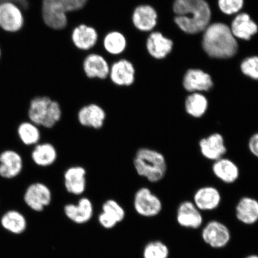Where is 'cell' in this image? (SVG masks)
<instances>
[{
	"instance_id": "cell-1",
	"label": "cell",
	"mask_w": 258,
	"mask_h": 258,
	"mask_svg": "<svg viewBox=\"0 0 258 258\" xmlns=\"http://www.w3.org/2000/svg\"><path fill=\"white\" fill-rule=\"evenodd\" d=\"M173 11L176 24L188 34L206 30L211 20V9L205 0H175Z\"/></svg>"
},
{
	"instance_id": "cell-2",
	"label": "cell",
	"mask_w": 258,
	"mask_h": 258,
	"mask_svg": "<svg viewBox=\"0 0 258 258\" xmlns=\"http://www.w3.org/2000/svg\"><path fill=\"white\" fill-rule=\"evenodd\" d=\"M203 47L209 56L215 58H229L237 52V43L227 25L213 24L206 29L203 38Z\"/></svg>"
},
{
	"instance_id": "cell-3",
	"label": "cell",
	"mask_w": 258,
	"mask_h": 258,
	"mask_svg": "<svg viewBox=\"0 0 258 258\" xmlns=\"http://www.w3.org/2000/svg\"><path fill=\"white\" fill-rule=\"evenodd\" d=\"M134 167L138 176L151 183L161 181L166 176L167 164L165 157L152 148H139L135 154Z\"/></svg>"
},
{
	"instance_id": "cell-4",
	"label": "cell",
	"mask_w": 258,
	"mask_h": 258,
	"mask_svg": "<svg viewBox=\"0 0 258 258\" xmlns=\"http://www.w3.org/2000/svg\"><path fill=\"white\" fill-rule=\"evenodd\" d=\"M89 0H43L41 14L44 23L54 30H62L69 23L67 14L80 11Z\"/></svg>"
},
{
	"instance_id": "cell-5",
	"label": "cell",
	"mask_w": 258,
	"mask_h": 258,
	"mask_svg": "<svg viewBox=\"0 0 258 258\" xmlns=\"http://www.w3.org/2000/svg\"><path fill=\"white\" fill-rule=\"evenodd\" d=\"M27 115L28 120L38 127L50 129L60 121L62 109L55 100L47 96H38L31 100Z\"/></svg>"
},
{
	"instance_id": "cell-6",
	"label": "cell",
	"mask_w": 258,
	"mask_h": 258,
	"mask_svg": "<svg viewBox=\"0 0 258 258\" xmlns=\"http://www.w3.org/2000/svg\"><path fill=\"white\" fill-rule=\"evenodd\" d=\"M23 199L29 208L33 211L41 212L51 204L53 194L46 183L34 182L26 188Z\"/></svg>"
},
{
	"instance_id": "cell-7",
	"label": "cell",
	"mask_w": 258,
	"mask_h": 258,
	"mask_svg": "<svg viewBox=\"0 0 258 258\" xmlns=\"http://www.w3.org/2000/svg\"><path fill=\"white\" fill-rule=\"evenodd\" d=\"M134 207L138 215L150 218L160 214L163 204L159 197L148 187L143 186L135 194Z\"/></svg>"
},
{
	"instance_id": "cell-8",
	"label": "cell",
	"mask_w": 258,
	"mask_h": 258,
	"mask_svg": "<svg viewBox=\"0 0 258 258\" xmlns=\"http://www.w3.org/2000/svg\"><path fill=\"white\" fill-rule=\"evenodd\" d=\"M24 168L22 155L14 149H6L0 152V177L12 180L21 175Z\"/></svg>"
},
{
	"instance_id": "cell-9",
	"label": "cell",
	"mask_w": 258,
	"mask_h": 258,
	"mask_svg": "<svg viewBox=\"0 0 258 258\" xmlns=\"http://www.w3.org/2000/svg\"><path fill=\"white\" fill-rule=\"evenodd\" d=\"M24 17L21 10L11 2L0 3V28L14 33L23 27Z\"/></svg>"
},
{
	"instance_id": "cell-10",
	"label": "cell",
	"mask_w": 258,
	"mask_h": 258,
	"mask_svg": "<svg viewBox=\"0 0 258 258\" xmlns=\"http://www.w3.org/2000/svg\"><path fill=\"white\" fill-rule=\"evenodd\" d=\"M106 119L105 109L96 104L83 106L77 112V120L84 127L99 130L104 127Z\"/></svg>"
},
{
	"instance_id": "cell-11",
	"label": "cell",
	"mask_w": 258,
	"mask_h": 258,
	"mask_svg": "<svg viewBox=\"0 0 258 258\" xmlns=\"http://www.w3.org/2000/svg\"><path fill=\"white\" fill-rule=\"evenodd\" d=\"M199 147L202 156L214 162L224 157L227 152L224 138L219 133L212 134L201 139Z\"/></svg>"
},
{
	"instance_id": "cell-12",
	"label": "cell",
	"mask_w": 258,
	"mask_h": 258,
	"mask_svg": "<svg viewBox=\"0 0 258 258\" xmlns=\"http://www.w3.org/2000/svg\"><path fill=\"white\" fill-rule=\"evenodd\" d=\"M63 185L70 195L80 196L87 188V171L81 166L69 167L63 173Z\"/></svg>"
},
{
	"instance_id": "cell-13",
	"label": "cell",
	"mask_w": 258,
	"mask_h": 258,
	"mask_svg": "<svg viewBox=\"0 0 258 258\" xmlns=\"http://www.w3.org/2000/svg\"><path fill=\"white\" fill-rule=\"evenodd\" d=\"M64 214L70 220L77 224H85L93 217V205L90 200L83 197L76 204L69 203L64 206Z\"/></svg>"
},
{
	"instance_id": "cell-14",
	"label": "cell",
	"mask_w": 258,
	"mask_h": 258,
	"mask_svg": "<svg viewBox=\"0 0 258 258\" xmlns=\"http://www.w3.org/2000/svg\"><path fill=\"white\" fill-rule=\"evenodd\" d=\"M135 74L134 64L127 59H121L112 64L109 76L115 85L128 87L135 83Z\"/></svg>"
},
{
	"instance_id": "cell-15",
	"label": "cell",
	"mask_w": 258,
	"mask_h": 258,
	"mask_svg": "<svg viewBox=\"0 0 258 258\" xmlns=\"http://www.w3.org/2000/svg\"><path fill=\"white\" fill-rule=\"evenodd\" d=\"M125 212L120 203L114 199H108L102 206V212L98 216L100 225L105 229H111L123 221Z\"/></svg>"
},
{
	"instance_id": "cell-16",
	"label": "cell",
	"mask_w": 258,
	"mask_h": 258,
	"mask_svg": "<svg viewBox=\"0 0 258 258\" xmlns=\"http://www.w3.org/2000/svg\"><path fill=\"white\" fill-rule=\"evenodd\" d=\"M85 75L89 79L105 80L110 72V67L104 56L97 53L89 54L83 62Z\"/></svg>"
},
{
	"instance_id": "cell-17",
	"label": "cell",
	"mask_w": 258,
	"mask_h": 258,
	"mask_svg": "<svg viewBox=\"0 0 258 258\" xmlns=\"http://www.w3.org/2000/svg\"><path fill=\"white\" fill-rule=\"evenodd\" d=\"M220 191L213 186L201 187L195 192L194 203L200 211H209L217 209L221 202Z\"/></svg>"
},
{
	"instance_id": "cell-18",
	"label": "cell",
	"mask_w": 258,
	"mask_h": 258,
	"mask_svg": "<svg viewBox=\"0 0 258 258\" xmlns=\"http://www.w3.org/2000/svg\"><path fill=\"white\" fill-rule=\"evenodd\" d=\"M157 18V13L152 6L142 5L134 9L132 15V22L138 30L148 32L156 27Z\"/></svg>"
},
{
	"instance_id": "cell-19",
	"label": "cell",
	"mask_w": 258,
	"mask_h": 258,
	"mask_svg": "<svg viewBox=\"0 0 258 258\" xmlns=\"http://www.w3.org/2000/svg\"><path fill=\"white\" fill-rule=\"evenodd\" d=\"M203 238L213 247H222L228 243L230 238V231L221 222L213 221L206 226L203 231Z\"/></svg>"
},
{
	"instance_id": "cell-20",
	"label": "cell",
	"mask_w": 258,
	"mask_h": 258,
	"mask_svg": "<svg viewBox=\"0 0 258 258\" xmlns=\"http://www.w3.org/2000/svg\"><path fill=\"white\" fill-rule=\"evenodd\" d=\"M58 153L54 145L48 142L35 145L31 152V159L38 167H48L53 165L57 161Z\"/></svg>"
},
{
	"instance_id": "cell-21",
	"label": "cell",
	"mask_w": 258,
	"mask_h": 258,
	"mask_svg": "<svg viewBox=\"0 0 258 258\" xmlns=\"http://www.w3.org/2000/svg\"><path fill=\"white\" fill-rule=\"evenodd\" d=\"M98 33L91 26L80 24L74 29L72 40L74 46L80 50L87 51L95 46L98 40Z\"/></svg>"
},
{
	"instance_id": "cell-22",
	"label": "cell",
	"mask_w": 258,
	"mask_h": 258,
	"mask_svg": "<svg viewBox=\"0 0 258 258\" xmlns=\"http://www.w3.org/2000/svg\"><path fill=\"white\" fill-rule=\"evenodd\" d=\"M177 221L182 227L198 228L202 224L203 217L195 203L184 201L180 203L177 208Z\"/></svg>"
},
{
	"instance_id": "cell-23",
	"label": "cell",
	"mask_w": 258,
	"mask_h": 258,
	"mask_svg": "<svg viewBox=\"0 0 258 258\" xmlns=\"http://www.w3.org/2000/svg\"><path fill=\"white\" fill-rule=\"evenodd\" d=\"M212 172L219 180L227 184L236 182L240 176V169L233 160L222 157L214 161Z\"/></svg>"
},
{
	"instance_id": "cell-24",
	"label": "cell",
	"mask_w": 258,
	"mask_h": 258,
	"mask_svg": "<svg viewBox=\"0 0 258 258\" xmlns=\"http://www.w3.org/2000/svg\"><path fill=\"white\" fill-rule=\"evenodd\" d=\"M183 85L187 91L196 93L208 91L213 83L209 74L199 70H189L184 76Z\"/></svg>"
},
{
	"instance_id": "cell-25",
	"label": "cell",
	"mask_w": 258,
	"mask_h": 258,
	"mask_svg": "<svg viewBox=\"0 0 258 258\" xmlns=\"http://www.w3.org/2000/svg\"><path fill=\"white\" fill-rule=\"evenodd\" d=\"M172 41L163 36L159 32H153L147 40L148 52L155 59H163L172 51Z\"/></svg>"
},
{
	"instance_id": "cell-26",
	"label": "cell",
	"mask_w": 258,
	"mask_h": 258,
	"mask_svg": "<svg viewBox=\"0 0 258 258\" xmlns=\"http://www.w3.org/2000/svg\"><path fill=\"white\" fill-rule=\"evenodd\" d=\"M235 211L237 219L243 223H255L258 220V201L250 197H243L238 201Z\"/></svg>"
},
{
	"instance_id": "cell-27",
	"label": "cell",
	"mask_w": 258,
	"mask_h": 258,
	"mask_svg": "<svg viewBox=\"0 0 258 258\" xmlns=\"http://www.w3.org/2000/svg\"><path fill=\"white\" fill-rule=\"evenodd\" d=\"M16 134L26 147H34L41 142L40 127L30 120L22 121L16 128Z\"/></svg>"
},
{
	"instance_id": "cell-28",
	"label": "cell",
	"mask_w": 258,
	"mask_h": 258,
	"mask_svg": "<svg viewBox=\"0 0 258 258\" xmlns=\"http://www.w3.org/2000/svg\"><path fill=\"white\" fill-rule=\"evenodd\" d=\"M257 30V26L246 14L237 16L231 25V31L234 36L243 40H250Z\"/></svg>"
},
{
	"instance_id": "cell-29",
	"label": "cell",
	"mask_w": 258,
	"mask_h": 258,
	"mask_svg": "<svg viewBox=\"0 0 258 258\" xmlns=\"http://www.w3.org/2000/svg\"><path fill=\"white\" fill-rule=\"evenodd\" d=\"M1 224L5 230L12 233L19 234L27 228V222L24 215L16 210H9L2 216Z\"/></svg>"
},
{
	"instance_id": "cell-30",
	"label": "cell",
	"mask_w": 258,
	"mask_h": 258,
	"mask_svg": "<svg viewBox=\"0 0 258 258\" xmlns=\"http://www.w3.org/2000/svg\"><path fill=\"white\" fill-rule=\"evenodd\" d=\"M185 108L187 114L191 117L195 118H201L208 110V99L201 93H192L187 97Z\"/></svg>"
},
{
	"instance_id": "cell-31",
	"label": "cell",
	"mask_w": 258,
	"mask_h": 258,
	"mask_svg": "<svg viewBox=\"0 0 258 258\" xmlns=\"http://www.w3.org/2000/svg\"><path fill=\"white\" fill-rule=\"evenodd\" d=\"M127 40L121 32L113 31L108 32L103 40L105 50L112 55H118L123 53L127 47Z\"/></svg>"
},
{
	"instance_id": "cell-32",
	"label": "cell",
	"mask_w": 258,
	"mask_h": 258,
	"mask_svg": "<svg viewBox=\"0 0 258 258\" xmlns=\"http://www.w3.org/2000/svg\"><path fill=\"white\" fill-rule=\"evenodd\" d=\"M168 248L160 241L151 242L145 246L143 255L144 258H167Z\"/></svg>"
},
{
	"instance_id": "cell-33",
	"label": "cell",
	"mask_w": 258,
	"mask_h": 258,
	"mask_svg": "<svg viewBox=\"0 0 258 258\" xmlns=\"http://www.w3.org/2000/svg\"><path fill=\"white\" fill-rule=\"evenodd\" d=\"M241 70L245 75L258 80V57L247 58L242 62Z\"/></svg>"
},
{
	"instance_id": "cell-34",
	"label": "cell",
	"mask_w": 258,
	"mask_h": 258,
	"mask_svg": "<svg viewBox=\"0 0 258 258\" xmlns=\"http://www.w3.org/2000/svg\"><path fill=\"white\" fill-rule=\"evenodd\" d=\"M244 0H218L221 11L227 15L237 13L243 8Z\"/></svg>"
},
{
	"instance_id": "cell-35",
	"label": "cell",
	"mask_w": 258,
	"mask_h": 258,
	"mask_svg": "<svg viewBox=\"0 0 258 258\" xmlns=\"http://www.w3.org/2000/svg\"><path fill=\"white\" fill-rule=\"evenodd\" d=\"M248 148L251 154L258 158V132L251 135L248 142Z\"/></svg>"
},
{
	"instance_id": "cell-36",
	"label": "cell",
	"mask_w": 258,
	"mask_h": 258,
	"mask_svg": "<svg viewBox=\"0 0 258 258\" xmlns=\"http://www.w3.org/2000/svg\"><path fill=\"white\" fill-rule=\"evenodd\" d=\"M247 258H258V256H255V255H252V256L247 257Z\"/></svg>"
},
{
	"instance_id": "cell-37",
	"label": "cell",
	"mask_w": 258,
	"mask_h": 258,
	"mask_svg": "<svg viewBox=\"0 0 258 258\" xmlns=\"http://www.w3.org/2000/svg\"><path fill=\"white\" fill-rule=\"evenodd\" d=\"M1 55H2V51H1V48H0V57H1Z\"/></svg>"
}]
</instances>
